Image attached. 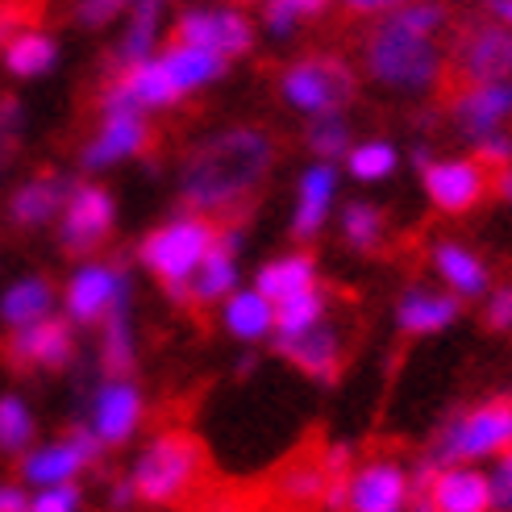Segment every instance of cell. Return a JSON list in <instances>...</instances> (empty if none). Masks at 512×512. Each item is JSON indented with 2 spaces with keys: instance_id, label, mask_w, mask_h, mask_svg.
Listing matches in <instances>:
<instances>
[{
  "instance_id": "6da1fadb",
  "label": "cell",
  "mask_w": 512,
  "mask_h": 512,
  "mask_svg": "<svg viewBox=\"0 0 512 512\" xmlns=\"http://www.w3.org/2000/svg\"><path fill=\"white\" fill-rule=\"evenodd\" d=\"M279 159L275 138L263 125H229L188 150L179 163V200L200 217H238L267 188L271 167Z\"/></svg>"
},
{
  "instance_id": "7a4b0ae2",
  "label": "cell",
  "mask_w": 512,
  "mask_h": 512,
  "mask_svg": "<svg viewBox=\"0 0 512 512\" xmlns=\"http://www.w3.org/2000/svg\"><path fill=\"white\" fill-rule=\"evenodd\" d=\"M358 63L363 75L392 96H408V100H425L446 84V46L442 38L421 34L413 25H404L396 13L371 21V30L358 46Z\"/></svg>"
},
{
  "instance_id": "3957f363",
  "label": "cell",
  "mask_w": 512,
  "mask_h": 512,
  "mask_svg": "<svg viewBox=\"0 0 512 512\" xmlns=\"http://www.w3.org/2000/svg\"><path fill=\"white\" fill-rule=\"evenodd\" d=\"M213 242H217V221L184 209V213L159 221L138 242V263L159 279V288L175 304H188V284H192L196 267L204 263V254L213 250Z\"/></svg>"
},
{
  "instance_id": "277c9868",
  "label": "cell",
  "mask_w": 512,
  "mask_h": 512,
  "mask_svg": "<svg viewBox=\"0 0 512 512\" xmlns=\"http://www.w3.org/2000/svg\"><path fill=\"white\" fill-rule=\"evenodd\" d=\"M512 446V396H488L463 413H454L438 438L429 446V463L433 467H450V463H496V458Z\"/></svg>"
},
{
  "instance_id": "5b68a950",
  "label": "cell",
  "mask_w": 512,
  "mask_h": 512,
  "mask_svg": "<svg viewBox=\"0 0 512 512\" xmlns=\"http://www.w3.org/2000/svg\"><path fill=\"white\" fill-rule=\"evenodd\" d=\"M279 96L300 117H325L346 113L358 96V71L342 55H300L279 75Z\"/></svg>"
},
{
  "instance_id": "8992f818",
  "label": "cell",
  "mask_w": 512,
  "mask_h": 512,
  "mask_svg": "<svg viewBox=\"0 0 512 512\" xmlns=\"http://www.w3.org/2000/svg\"><path fill=\"white\" fill-rule=\"evenodd\" d=\"M200 471H204L200 446L188 433L171 429V433H155V438L138 450L134 467H130V483H134L138 500H146V504H175L196 488Z\"/></svg>"
},
{
  "instance_id": "52a82bcc",
  "label": "cell",
  "mask_w": 512,
  "mask_h": 512,
  "mask_svg": "<svg viewBox=\"0 0 512 512\" xmlns=\"http://www.w3.org/2000/svg\"><path fill=\"white\" fill-rule=\"evenodd\" d=\"M413 167L421 171L425 200L442 217H467L492 196V171L475 155H433L429 146H417Z\"/></svg>"
},
{
  "instance_id": "ba28073f",
  "label": "cell",
  "mask_w": 512,
  "mask_h": 512,
  "mask_svg": "<svg viewBox=\"0 0 512 512\" xmlns=\"http://www.w3.org/2000/svg\"><path fill=\"white\" fill-rule=\"evenodd\" d=\"M130 300H134V284H130V271L113 259H84L67 275V288L59 296L63 313L71 325H105L117 313H130Z\"/></svg>"
},
{
  "instance_id": "9c48e42d",
  "label": "cell",
  "mask_w": 512,
  "mask_h": 512,
  "mask_svg": "<svg viewBox=\"0 0 512 512\" xmlns=\"http://www.w3.org/2000/svg\"><path fill=\"white\" fill-rule=\"evenodd\" d=\"M175 42H192L204 50H217L221 59H242L259 42V25L246 17V9L238 5H192L175 17L171 25Z\"/></svg>"
},
{
  "instance_id": "30bf717a",
  "label": "cell",
  "mask_w": 512,
  "mask_h": 512,
  "mask_svg": "<svg viewBox=\"0 0 512 512\" xmlns=\"http://www.w3.org/2000/svg\"><path fill=\"white\" fill-rule=\"evenodd\" d=\"M446 59L463 84L512 80V30H504L492 17H475L454 34Z\"/></svg>"
},
{
  "instance_id": "8fae6325",
  "label": "cell",
  "mask_w": 512,
  "mask_h": 512,
  "mask_svg": "<svg viewBox=\"0 0 512 512\" xmlns=\"http://www.w3.org/2000/svg\"><path fill=\"white\" fill-rule=\"evenodd\" d=\"M146 146H150V117L134 105L100 100V121L80 150V163H84V171L96 175V171H109L117 163L146 155Z\"/></svg>"
},
{
  "instance_id": "7c38bea8",
  "label": "cell",
  "mask_w": 512,
  "mask_h": 512,
  "mask_svg": "<svg viewBox=\"0 0 512 512\" xmlns=\"http://www.w3.org/2000/svg\"><path fill=\"white\" fill-rule=\"evenodd\" d=\"M96 433L88 425H75L63 438L50 442H34L30 450L21 454V483L25 488H55V483H80V475L88 467H96L100 458Z\"/></svg>"
},
{
  "instance_id": "4fadbf2b",
  "label": "cell",
  "mask_w": 512,
  "mask_h": 512,
  "mask_svg": "<svg viewBox=\"0 0 512 512\" xmlns=\"http://www.w3.org/2000/svg\"><path fill=\"white\" fill-rule=\"evenodd\" d=\"M55 225H59V246L67 254H96L117 225V196L105 184H96V179H80V184H71Z\"/></svg>"
},
{
  "instance_id": "5bb4252c",
  "label": "cell",
  "mask_w": 512,
  "mask_h": 512,
  "mask_svg": "<svg viewBox=\"0 0 512 512\" xmlns=\"http://www.w3.org/2000/svg\"><path fill=\"white\" fill-rule=\"evenodd\" d=\"M146 421V396L130 375H105L88 396V429L96 433V442L113 450L138 438V429Z\"/></svg>"
},
{
  "instance_id": "9a60e30c",
  "label": "cell",
  "mask_w": 512,
  "mask_h": 512,
  "mask_svg": "<svg viewBox=\"0 0 512 512\" xmlns=\"http://www.w3.org/2000/svg\"><path fill=\"white\" fill-rule=\"evenodd\" d=\"M413 492H425L438 512H496L492 508V483L483 467L450 463L433 467L429 458L413 475Z\"/></svg>"
},
{
  "instance_id": "2e32d148",
  "label": "cell",
  "mask_w": 512,
  "mask_h": 512,
  "mask_svg": "<svg viewBox=\"0 0 512 512\" xmlns=\"http://www.w3.org/2000/svg\"><path fill=\"white\" fill-rule=\"evenodd\" d=\"M413 471L396 458H371L346 475V512H408Z\"/></svg>"
},
{
  "instance_id": "e0dca14e",
  "label": "cell",
  "mask_w": 512,
  "mask_h": 512,
  "mask_svg": "<svg viewBox=\"0 0 512 512\" xmlns=\"http://www.w3.org/2000/svg\"><path fill=\"white\" fill-rule=\"evenodd\" d=\"M338 196H342V167L313 159L296 179V204H292V221H288L292 238L296 242L321 238V229L329 225V217L338 209Z\"/></svg>"
},
{
  "instance_id": "ac0fdd59",
  "label": "cell",
  "mask_w": 512,
  "mask_h": 512,
  "mask_svg": "<svg viewBox=\"0 0 512 512\" xmlns=\"http://www.w3.org/2000/svg\"><path fill=\"white\" fill-rule=\"evenodd\" d=\"M450 121L467 142L496 130H512V80L463 84L450 96Z\"/></svg>"
},
{
  "instance_id": "d6986e66",
  "label": "cell",
  "mask_w": 512,
  "mask_h": 512,
  "mask_svg": "<svg viewBox=\"0 0 512 512\" xmlns=\"http://www.w3.org/2000/svg\"><path fill=\"white\" fill-rule=\"evenodd\" d=\"M275 350L288 358V363L309 375L317 383H334L342 375V363H346V334L334 317H325L321 325L304 329V334H292V338H271Z\"/></svg>"
},
{
  "instance_id": "ffe728a7",
  "label": "cell",
  "mask_w": 512,
  "mask_h": 512,
  "mask_svg": "<svg viewBox=\"0 0 512 512\" xmlns=\"http://www.w3.org/2000/svg\"><path fill=\"white\" fill-rule=\"evenodd\" d=\"M242 246H246V229L217 221V242H213V250L204 254V263L192 275L188 304H221L234 288H242V263H238Z\"/></svg>"
},
{
  "instance_id": "44dd1931",
  "label": "cell",
  "mask_w": 512,
  "mask_h": 512,
  "mask_svg": "<svg viewBox=\"0 0 512 512\" xmlns=\"http://www.w3.org/2000/svg\"><path fill=\"white\" fill-rule=\"evenodd\" d=\"M458 317H463V300L442 284H408L392 309V321L404 338H438L458 325Z\"/></svg>"
},
{
  "instance_id": "7402d4cb",
  "label": "cell",
  "mask_w": 512,
  "mask_h": 512,
  "mask_svg": "<svg viewBox=\"0 0 512 512\" xmlns=\"http://www.w3.org/2000/svg\"><path fill=\"white\" fill-rule=\"evenodd\" d=\"M429 267L433 275H438V284L446 292H454L458 300H483L492 292L496 284V275H492V263L483 259V254L467 242H458V238H438L429 246Z\"/></svg>"
},
{
  "instance_id": "603a6c76",
  "label": "cell",
  "mask_w": 512,
  "mask_h": 512,
  "mask_svg": "<svg viewBox=\"0 0 512 512\" xmlns=\"http://www.w3.org/2000/svg\"><path fill=\"white\" fill-rule=\"evenodd\" d=\"M9 358L17 367H38V371H63L75 358V325L67 317H46L25 329H13Z\"/></svg>"
},
{
  "instance_id": "cb8c5ba5",
  "label": "cell",
  "mask_w": 512,
  "mask_h": 512,
  "mask_svg": "<svg viewBox=\"0 0 512 512\" xmlns=\"http://www.w3.org/2000/svg\"><path fill=\"white\" fill-rule=\"evenodd\" d=\"M100 100L134 105V109H142V113L150 117V113L175 109V105H179V92H175V84L167 80L159 55H150V59H142V63H134V67H121V71L113 75V84L100 92Z\"/></svg>"
},
{
  "instance_id": "d4e9b609",
  "label": "cell",
  "mask_w": 512,
  "mask_h": 512,
  "mask_svg": "<svg viewBox=\"0 0 512 512\" xmlns=\"http://www.w3.org/2000/svg\"><path fill=\"white\" fill-rule=\"evenodd\" d=\"M167 9L171 0H134L130 9H125V21H121V38L113 46V63L117 71L121 67H134L150 55H159V38L167 30Z\"/></svg>"
},
{
  "instance_id": "484cf974",
  "label": "cell",
  "mask_w": 512,
  "mask_h": 512,
  "mask_svg": "<svg viewBox=\"0 0 512 512\" xmlns=\"http://www.w3.org/2000/svg\"><path fill=\"white\" fill-rule=\"evenodd\" d=\"M67 192H71V184L59 171H38L30 179H21L9 196V221L17 229H42L50 221H59Z\"/></svg>"
},
{
  "instance_id": "4316f807",
  "label": "cell",
  "mask_w": 512,
  "mask_h": 512,
  "mask_svg": "<svg viewBox=\"0 0 512 512\" xmlns=\"http://www.w3.org/2000/svg\"><path fill=\"white\" fill-rule=\"evenodd\" d=\"M159 63L167 71V80L175 84L179 100H188L192 92L213 88L217 80H225V71H229V59H221L217 50H204V46H192V42H175V38L159 50Z\"/></svg>"
},
{
  "instance_id": "83f0119b",
  "label": "cell",
  "mask_w": 512,
  "mask_h": 512,
  "mask_svg": "<svg viewBox=\"0 0 512 512\" xmlns=\"http://www.w3.org/2000/svg\"><path fill=\"white\" fill-rule=\"evenodd\" d=\"M221 329L242 346H259L275 338V300H267L259 288H234L221 300Z\"/></svg>"
},
{
  "instance_id": "f1b7e54d",
  "label": "cell",
  "mask_w": 512,
  "mask_h": 512,
  "mask_svg": "<svg viewBox=\"0 0 512 512\" xmlns=\"http://www.w3.org/2000/svg\"><path fill=\"white\" fill-rule=\"evenodd\" d=\"M317 284H321V263L313 250H284L254 271V288L275 304L304 292V288H317Z\"/></svg>"
},
{
  "instance_id": "f546056e",
  "label": "cell",
  "mask_w": 512,
  "mask_h": 512,
  "mask_svg": "<svg viewBox=\"0 0 512 512\" xmlns=\"http://www.w3.org/2000/svg\"><path fill=\"white\" fill-rule=\"evenodd\" d=\"M0 63H5V71L17 75V80H42V75H50L59 63V42H55V34L38 30V25H21V30H13L9 42L0 46Z\"/></svg>"
},
{
  "instance_id": "4dcf8cb0",
  "label": "cell",
  "mask_w": 512,
  "mask_h": 512,
  "mask_svg": "<svg viewBox=\"0 0 512 512\" xmlns=\"http://www.w3.org/2000/svg\"><path fill=\"white\" fill-rule=\"evenodd\" d=\"M55 309H59V292L46 275H21L0 292V321L9 329L46 321V317H55Z\"/></svg>"
},
{
  "instance_id": "1f68e13d",
  "label": "cell",
  "mask_w": 512,
  "mask_h": 512,
  "mask_svg": "<svg viewBox=\"0 0 512 512\" xmlns=\"http://www.w3.org/2000/svg\"><path fill=\"white\" fill-rule=\"evenodd\" d=\"M338 234L342 246L354 254H375L388 242V213L375 200H346L338 209Z\"/></svg>"
},
{
  "instance_id": "d6a6232c",
  "label": "cell",
  "mask_w": 512,
  "mask_h": 512,
  "mask_svg": "<svg viewBox=\"0 0 512 512\" xmlns=\"http://www.w3.org/2000/svg\"><path fill=\"white\" fill-rule=\"evenodd\" d=\"M400 146L392 138H354V146L346 150L342 171L354 179V184H388V179L400 171Z\"/></svg>"
},
{
  "instance_id": "836d02e7",
  "label": "cell",
  "mask_w": 512,
  "mask_h": 512,
  "mask_svg": "<svg viewBox=\"0 0 512 512\" xmlns=\"http://www.w3.org/2000/svg\"><path fill=\"white\" fill-rule=\"evenodd\" d=\"M329 309H334V296L325 292V284L279 300L275 304V338H292V334H304V329L321 325L329 317Z\"/></svg>"
},
{
  "instance_id": "e575fe53",
  "label": "cell",
  "mask_w": 512,
  "mask_h": 512,
  "mask_svg": "<svg viewBox=\"0 0 512 512\" xmlns=\"http://www.w3.org/2000/svg\"><path fill=\"white\" fill-rule=\"evenodd\" d=\"M38 438V417L34 408L25 404V396L5 392L0 396V454L5 458H21Z\"/></svg>"
},
{
  "instance_id": "d590c367",
  "label": "cell",
  "mask_w": 512,
  "mask_h": 512,
  "mask_svg": "<svg viewBox=\"0 0 512 512\" xmlns=\"http://www.w3.org/2000/svg\"><path fill=\"white\" fill-rule=\"evenodd\" d=\"M138 363V338L130 313H117L100 325V367L105 375H130Z\"/></svg>"
},
{
  "instance_id": "8d00e7d4",
  "label": "cell",
  "mask_w": 512,
  "mask_h": 512,
  "mask_svg": "<svg viewBox=\"0 0 512 512\" xmlns=\"http://www.w3.org/2000/svg\"><path fill=\"white\" fill-rule=\"evenodd\" d=\"M309 155L321 163H342L346 150L354 146V130H350V117L346 113H325V117H309Z\"/></svg>"
},
{
  "instance_id": "74e56055",
  "label": "cell",
  "mask_w": 512,
  "mask_h": 512,
  "mask_svg": "<svg viewBox=\"0 0 512 512\" xmlns=\"http://www.w3.org/2000/svg\"><path fill=\"white\" fill-rule=\"evenodd\" d=\"M334 0H263V30L271 38H292L304 21H317L329 13Z\"/></svg>"
},
{
  "instance_id": "f35d334b",
  "label": "cell",
  "mask_w": 512,
  "mask_h": 512,
  "mask_svg": "<svg viewBox=\"0 0 512 512\" xmlns=\"http://www.w3.org/2000/svg\"><path fill=\"white\" fill-rule=\"evenodd\" d=\"M80 508H84L80 483H55V488L30 492V512H80Z\"/></svg>"
},
{
  "instance_id": "ab89813d",
  "label": "cell",
  "mask_w": 512,
  "mask_h": 512,
  "mask_svg": "<svg viewBox=\"0 0 512 512\" xmlns=\"http://www.w3.org/2000/svg\"><path fill=\"white\" fill-rule=\"evenodd\" d=\"M471 155H475L483 167H488L492 175L504 171V167H512V130H496V134L475 138V142H471Z\"/></svg>"
},
{
  "instance_id": "60d3db41",
  "label": "cell",
  "mask_w": 512,
  "mask_h": 512,
  "mask_svg": "<svg viewBox=\"0 0 512 512\" xmlns=\"http://www.w3.org/2000/svg\"><path fill=\"white\" fill-rule=\"evenodd\" d=\"M130 5L134 0H75V21H80L84 30H105L117 17H125Z\"/></svg>"
},
{
  "instance_id": "b9f144b4",
  "label": "cell",
  "mask_w": 512,
  "mask_h": 512,
  "mask_svg": "<svg viewBox=\"0 0 512 512\" xmlns=\"http://www.w3.org/2000/svg\"><path fill=\"white\" fill-rule=\"evenodd\" d=\"M483 325L492 334H512V284H492L483 296Z\"/></svg>"
},
{
  "instance_id": "7bdbcfd3",
  "label": "cell",
  "mask_w": 512,
  "mask_h": 512,
  "mask_svg": "<svg viewBox=\"0 0 512 512\" xmlns=\"http://www.w3.org/2000/svg\"><path fill=\"white\" fill-rule=\"evenodd\" d=\"M325 483H329L325 467H321V463H309V467H296V471L284 479V488H288L292 500H317V496L325 492Z\"/></svg>"
},
{
  "instance_id": "ee69618b",
  "label": "cell",
  "mask_w": 512,
  "mask_h": 512,
  "mask_svg": "<svg viewBox=\"0 0 512 512\" xmlns=\"http://www.w3.org/2000/svg\"><path fill=\"white\" fill-rule=\"evenodd\" d=\"M488 483H492V508L496 512H512V446L492 463Z\"/></svg>"
},
{
  "instance_id": "f6af8a7d",
  "label": "cell",
  "mask_w": 512,
  "mask_h": 512,
  "mask_svg": "<svg viewBox=\"0 0 512 512\" xmlns=\"http://www.w3.org/2000/svg\"><path fill=\"white\" fill-rule=\"evenodd\" d=\"M338 5L350 13V17H363V21H379L396 13L400 5H408V0H338Z\"/></svg>"
},
{
  "instance_id": "bcb514c9",
  "label": "cell",
  "mask_w": 512,
  "mask_h": 512,
  "mask_svg": "<svg viewBox=\"0 0 512 512\" xmlns=\"http://www.w3.org/2000/svg\"><path fill=\"white\" fill-rule=\"evenodd\" d=\"M0 512H30V488L13 479H0Z\"/></svg>"
},
{
  "instance_id": "7dc6e473",
  "label": "cell",
  "mask_w": 512,
  "mask_h": 512,
  "mask_svg": "<svg viewBox=\"0 0 512 512\" xmlns=\"http://www.w3.org/2000/svg\"><path fill=\"white\" fill-rule=\"evenodd\" d=\"M321 467H325V475L334 479V475H346V467H350V446H329L325 450V458H321Z\"/></svg>"
},
{
  "instance_id": "c3c4849f",
  "label": "cell",
  "mask_w": 512,
  "mask_h": 512,
  "mask_svg": "<svg viewBox=\"0 0 512 512\" xmlns=\"http://www.w3.org/2000/svg\"><path fill=\"white\" fill-rule=\"evenodd\" d=\"M21 130V105L17 100H0V138H13Z\"/></svg>"
},
{
  "instance_id": "681fc988",
  "label": "cell",
  "mask_w": 512,
  "mask_h": 512,
  "mask_svg": "<svg viewBox=\"0 0 512 512\" xmlns=\"http://www.w3.org/2000/svg\"><path fill=\"white\" fill-rule=\"evenodd\" d=\"M134 500H138V492H134L130 475H125V479H117V483H113V492H109V504H113V508H130Z\"/></svg>"
},
{
  "instance_id": "f907efd6",
  "label": "cell",
  "mask_w": 512,
  "mask_h": 512,
  "mask_svg": "<svg viewBox=\"0 0 512 512\" xmlns=\"http://www.w3.org/2000/svg\"><path fill=\"white\" fill-rule=\"evenodd\" d=\"M483 9H488V17L500 21L504 30H512V0H483Z\"/></svg>"
},
{
  "instance_id": "816d5d0a",
  "label": "cell",
  "mask_w": 512,
  "mask_h": 512,
  "mask_svg": "<svg viewBox=\"0 0 512 512\" xmlns=\"http://www.w3.org/2000/svg\"><path fill=\"white\" fill-rule=\"evenodd\" d=\"M492 192L508 204V209H512V167H504V171H496L492 175Z\"/></svg>"
},
{
  "instance_id": "f5cc1de1",
  "label": "cell",
  "mask_w": 512,
  "mask_h": 512,
  "mask_svg": "<svg viewBox=\"0 0 512 512\" xmlns=\"http://www.w3.org/2000/svg\"><path fill=\"white\" fill-rule=\"evenodd\" d=\"M13 30H21V17H17L13 9H0V46L9 42V34H13Z\"/></svg>"
},
{
  "instance_id": "db71d44e",
  "label": "cell",
  "mask_w": 512,
  "mask_h": 512,
  "mask_svg": "<svg viewBox=\"0 0 512 512\" xmlns=\"http://www.w3.org/2000/svg\"><path fill=\"white\" fill-rule=\"evenodd\" d=\"M225 5H238L242 9V5H263V0H225Z\"/></svg>"
},
{
  "instance_id": "11a10c76",
  "label": "cell",
  "mask_w": 512,
  "mask_h": 512,
  "mask_svg": "<svg viewBox=\"0 0 512 512\" xmlns=\"http://www.w3.org/2000/svg\"><path fill=\"white\" fill-rule=\"evenodd\" d=\"M458 5H483V0H458Z\"/></svg>"
}]
</instances>
